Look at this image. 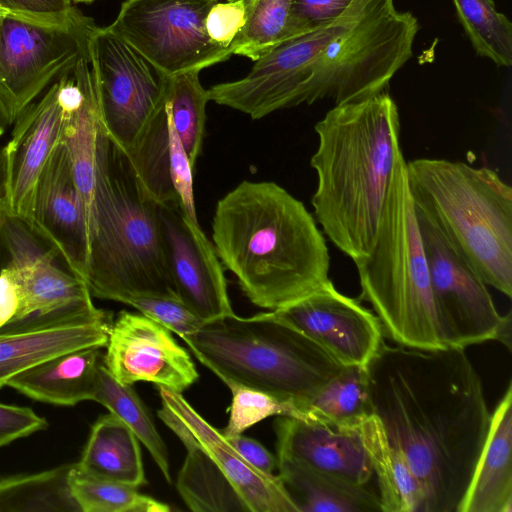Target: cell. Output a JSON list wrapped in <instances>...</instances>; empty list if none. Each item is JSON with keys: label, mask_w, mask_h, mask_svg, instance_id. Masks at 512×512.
<instances>
[{"label": "cell", "mask_w": 512, "mask_h": 512, "mask_svg": "<svg viewBox=\"0 0 512 512\" xmlns=\"http://www.w3.org/2000/svg\"><path fill=\"white\" fill-rule=\"evenodd\" d=\"M226 439L247 462L261 472L271 474L277 467V459L258 441L242 434Z\"/></svg>", "instance_id": "ab89813d"}, {"label": "cell", "mask_w": 512, "mask_h": 512, "mask_svg": "<svg viewBox=\"0 0 512 512\" xmlns=\"http://www.w3.org/2000/svg\"><path fill=\"white\" fill-rule=\"evenodd\" d=\"M277 459L356 484H369L373 471L357 428H336L298 418L275 421Z\"/></svg>", "instance_id": "d6986e66"}, {"label": "cell", "mask_w": 512, "mask_h": 512, "mask_svg": "<svg viewBox=\"0 0 512 512\" xmlns=\"http://www.w3.org/2000/svg\"><path fill=\"white\" fill-rule=\"evenodd\" d=\"M0 10L4 11V10L1 8V6H0ZM4 12H5V11H4ZM6 13H7V12H6ZM7 14H8V13H7Z\"/></svg>", "instance_id": "7dc6e473"}, {"label": "cell", "mask_w": 512, "mask_h": 512, "mask_svg": "<svg viewBox=\"0 0 512 512\" xmlns=\"http://www.w3.org/2000/svg\"><path fill=\"white\" fill-rule=\"evenodd\" d=\"M354 263L361 286L358 299L371 304L390 339L409 348H446L402 152L373 247Z\"/></svg>", "instance_id": "8992f818"}, {"label": "cell", "mask_w": 512, "mask_h": 512, "mask_svg": "<svg viewBox=\"0 0 512 512\" xmlns=\"http://www.w3.org/2000/svg\"><path fill=\"white\" fill-rule=\"evenodd\" d=\"M93 401L105 406L132 430L147 448L166 481L171 483L166 446L132 385L119 383L102 364Z\"/></svg>", "instance_id": "f1b7e54d"}, {"label": "cell", "mask_w": 512, "mask_h": 512, "mask_svg": "<svg viewBox=\"0 0 512 512\" xmlns=\"http://www.w3.org/2000/svg\"><path fill=\"white\" fill-rule=\"evenodd\" d=\"M73 2H92L94 0H72Z\"/></svg>", "instance_id": "bcb514c9"}, {"label": "cell", "mask_w": 512, "mask_h": 512, "mask_svg": "<svg viewBox=\"0 0 512 512\" xmlns=\"http://www.w3.org/2000/svg\"><path fill=\"white\" fill-rule=\"evenodd\" d=\"M0 6L8 14L47 24L67 23L81 13L72 0H0Z\"/></svg>", "instance_id": "8d00e7d4"}, {"label": "cell", "mask_w": 512, "mask_h": 512, "mask_svg": "<svg viewBox=\"0 0 512 512\" xmlns=\"http://www.w3.org/2000/svg\"><path fill=\"white\" fill-rule=\"evenodd\" d=\"M47 427V420L29 407L0 403V448Z\"/></svg>", "instance_id": "f35d334b"}, {"label": "cell", "mask_w": 512, "mask_h": 512, "mask_svg": "<svg viewBox=\"0 0 512 512\" xmlns=\"http://www.w3.org/2000/svg\"><path fill=\"white\" fill-rule=\"evenodd\" d=\"M141 312L142 315L159 323L181 338L196 332L204 322L179 299L136 295L123 302Z\"/></svg>", "instance_id": "e575fe53"}, {"label": "cell", "mask_w": 512, "mask_h": 512, "mask_svg": "<svg viewBox=\"0 0 512 512\" xmlns=\"http://www.w3.org/2000/svg\"><path fill=\"white\" fill-rule=\"evenodd\" d=\"M99 347L65 352L12 377L7 386L39 402L74 406L92 400L103 355Z\"/></svg>", "instance_id": "603a6c76"}, {"label": "cell", "mask_w": 512, "mask_h": 512, "mask_svg": "<svg viewBox=\"0 0 512 512\" xmlns=\"http://www.w3.org/2000/svg\"><path fill=\"white\" fill-rule=\"evenodd\" d=\"M458 20L480 57L499 67L512 64V23L494 0H451Z\"/></svg>", "instance_id": "4dcf8cb0"}, {"label": "cell", "mask_w": 512, "mask_h": 512, "mask_svg": "<svg viewBox=\"0 0 512 512\" xmlns=\"http://www.w3.org/2000/svg\"><path fill=\"white\" fill-rule=\"evenodd\" d=\"M356 428L376 478L381 512H424V490L378 418L373 414Z\"/></svg>", "instance_id": "d4e9b609"}, {"label": "cell", "mask_w": 512, "mask_h": 512, "mask_svg": "<svg viewBox=\"0 0 512 512\" xmlns=\"http://www.w3.org/2000/svg\"><path fill=\"white\" fill-rule=\"evenodd\" d=\"M126 152L141 183L156 202H176L192 222L199 223L193 190L194 170L171 121L165 95Z\"/></svg>", "instance_id": "ffe728a7"}, {"label": "cell", "mask_w": 512, "mask_h": 512, "mask_svg": "<svg viewBox=\"0 0 512 512\" xmlns=\"http://www.w3.org/2000/svg\"><path fill=\"white\" fill-rule=\"evenodd\" d=\"M158 390V417L187 452L177 489L192 511L298 512L278 475L247 462L181 393Z\"/></svg>", "instance_id": "52a82bcc"}, {"label": "cell", "mask_w": 512, "mask_h": 512, "mask_svg": "<svg viewBox=\"0 0 512 512\" xmlns=\"http://www.w3.org/2000/svg\"><path fill=\"white\" fill-rule=\"evenodd\" d=\"M75 466L88 475L135 488L147 483L139 440L112 413L102 415L95 421Z\"/></svg>", "instance_id": "484cf974"}, {"label": "cell", "mask_w": 512, "mask_h": 512, "mask_svg": "<svg viewBox=\"0 0 512 512\" xmlns=\"http://www.w3.org/2000/svg\"><path fill=\"white\" fill-rule=\"evenodd\" d=\"M511 322L512 319L510 312H508L506 315H503V321L501 323V326L498 330V334L496 337V340L503 343V345H505L508 348V350H511Z\"/></svg>", "instance_id": "7bdbcfd3"}, {"label": "cell", "mask_w": 512, "mask_h": 512, "mask_svg": "<svg viewBox=\"0 0 512 512\" xmlns=\"http://www.w3.org/2000/svg\"><path fill=\"white\" fill-rule=\"evenodd\" d=\"M4 127H5V123H4V121L2 120L1 115H0V137H1V136H2V134L4 133Z\"/></svg>", "instance_id": "ee69618b"}, {"label": "cell", "mask_w": 512, "mask_h": 512, "mask_svg": "<svg viewBox=\"0 0 512 512\" xmlns=\"http://www.w3.org/2000/svg\"><path fill=\"white\" fill-rule=\"evenodd\" d=\"M315 132L314 213L331 242L355 262L373 247L402 152L398 107L386 90L337 104Z\"/></svg>", "instance_id": "3957f363"}, {"label": "cell", "mask_w": 512, "mask_h": 512, "mask_svg": "<svg viewBox=\"0 0 512 512\" xmlns=\"http://www.w3.org/2000/svg\"><path fill=\"white\" fill-rule=\"evenodd\" d=\"M72 466L0 479V512H81L69 486Z\"/></svg>", "instance_id": "83f0119b"}, {"label": "cell", "mask_w": 512, "mask_h": 512, "mask_svg": "<svg viewBox=\"0 0 512 512\" xmlns=\"http://www.w3.org/2000/svg\"><path fill=\"white\" fill-rule=\"evenodd\" d=\"M113 321L104 316L0 334V389L24 370L53 356L107 344Z\"/></svg>", "instance_id": "44dd1931"}, {"label": "cell", "mask_w": 512, "mask_h": 512, "mask_svg": "<svg viewBox=\"0 0 512 512\" xmlns=\"http://www.w3.org/2000/svg\"><path fill=\"white\" fill-rule=\"evenodd\" d=\"M165 256L178 299L204 323L234 314L223 265L199 223L176 202L159 204Z\"/></svg>", "instance_id": "9a60e30c"}, {"label": "cell", "mask_w": 512, "mask_h": 512, "mask_svg": "<svg viewBox=\"0 0 512 512\" xmlns=\"http://www.w3.org/2000/svg\"><path fill=\"white\" fill-rule=\"evenodd\" d=\"M458 512H512V385L491 413L489 432Z\"/></svg>", "instance_id": "7402d4cb"}, {"label": "cell", "mask_w": 512, "mask_h": 512, "mask_svg": "<svg viewBox=\"0 0 512 512\" xmlns=\"http://www.w3.org/2000/svg\"><path fill=\"white\" fill-rule=\"evenodd\" d=\"M105 347L103 365L122 384L147 381L182 393L199 376L170 331L144 315L121 311Z\"/></svg>", "instance_id": "2e32d148"}, {"label": "cell", "mask_w": 512, "mask_h": 512, "mask_svg": "<svg viewBox=\"0 0 512 512\" xmlns=\"http://www.w3.org/2000/svg\"><path fill=\"white\" fill-rule=\"evenodd\" d=\"M97 26L82 12L62 24H47L6 14L0 24V115L5 125L59 76L90 56Z\"/></svg>", "instance_id": "30bf717a"}, {"label": "cell", "mask_w": 512, "mask_h": 512, "mask_svg": "<svg viewBox=\"0 0 512 512\" xmlns=\"http://www.w3.org/2000/svg\"><path fill=\"white\" fill-rule=\"evenodd\" d=\"M182 339L228 387L291 399L300 411L343 368L306 335L268 312L248 318L227 315Z\"/></svg>", "instance_id": "5b68a950"}, {"label": "cell", "mask_w": 512, "mask_h": 512, "mask_svg": "<svg viewBox=\"0 0 512 512\" xmlns=\"http://www.w3.org/2000/svg\"><path fill=\"white\" fill-rule=\"evenodd\" d=\"M0 266L12 275L19 294L13 319L0 334L104 316L85 283L63 255L24 219L6 214Z\"/></svg>", "instance_id": "9c48e42d"}, {"label": "cell", "mask_w": 512, "mask_h": 512, "mask_svg": "<svg viewBox=\"0 0 512 512\" xmlns=\"http://www.w3.org/2000/svg\"><path fill=\"white\" fill-rule=\"evenodd\" d=\"M268 314L306 335L342 366H366L383 342L378 317L332 281Z\"/></svg>", "instance_id": "5bb4252c"}, {"label": "cell", "mask_w": 512, "mask_h": 512, "mask_svg": "<svg viewBox=\"0 0 512 512\" xmlns=\"http://www.w3.org/2000/svg\"><path fill=\"white\" fill-rule=\"evenodd\" d=\"M6 14H7L6 12H4V11L0 10V24H1V22H2L3 17H4Z\"/></svg>", "instance_id": "f6af8a7d"}, {"label": "cell", "mask_w": 512, "mask_h": 512, "mask_svg": "<svg viewBox=\"0 0 512 512\" xmlns=\"http://www.w3.org/2000/svg\"><path fill=\"white\" fill-rule=\"evenodd\" d=\"M279 478L298 512L381 511L378 493L361 485L277 459Z\"/></svg>", "instance_id": "cb8c5ba5"}, {"label": "cell", "mask_w": 512, "mask_h": 512, "mask_svg": "<svg viewBox=\"0 0 512 512\" xmlns=\"http://www.w3.org/2000/svg\"><path fill=\"white\" fill-rule=\"evenodd\" d=\"M293 0H260L231 45V53L256 61L278 44L295 37Z\"/></svg>", "instance_id": "d6a6232c"}, {"label": "cell", "mask_w": 512, "mask_h": 512, "mask_svg": "<svg viewBox=\"0 0 512 512\" xmlns=\"http://www.w3.org/2000/svg\"><path fill=\"white\" fill-rule=\"evenodd\" d=\"M71 493L81 512H168L161 501L143 495L137 488L83 473L73 466L69 473Z\"/></svg>", "instance_id": "1f68e13d"}, {"label": "cell", "mask_w": 512, "mask_h": 512, "mask_svg": "<svg viewBox=\"0 0 512 512\" xmlns=\"http://www.w3.org/2000/svg\"><path fill=\"white\" fill-rule=\"evenodd\" d=\"M7 213H9V209L7 201L5 153L4 147H0V242L2 226Z\"/></svg>", "instance_id": "b9f144b4"}, {"label": "cell", "mask_w": 512, "mask_h": 512, "mask_svg": "<svg viewBox=\"0 0 512 512\" xmlns=\"http://www.w3.org/2000/svg\"><path fill=\"white\" fill-rule=\"evenodd\" d=\"M90 60L102 125L127 151L161 105L167 75L108 27L96 28Z\"/></svg>", "instance_id": "4fadbf2b"}, {"label": "cell", "mask_w": 512, "mask_h": 512, "mask_svg": "<svg viewBox=\"0 0 512 512\" xmlns=\"http://www.w3.org/2000/svg\"><path fill=\"white\" fill-rule=\"evenodd\" d=\"M415 212L446 348L465 349L496 340L503 315L499 314L488 285L416 205Z\"/></svg>", "instance_id": "7c38bea8"}, {"label": "cell", "mask_w": 512, "mask_h": 512, "mask_svg": "<svg viewBox=\"0 0 512 512\" xmlns=\"http://www.w3.org/2000/svg\"><path fill=\"white\" fill-rule=\"evenodd\" d=\"M414 204L489 286L512 295V188L488 167L418 158L406 162Z\"/></svg>", "instance_id": "277c9868"}, {"label": "cell", "mask_w": 512, "mask_h": 512, "mask_svg": "<svg viewBox=\"0 0 512 512\" xmlns=\"http://www.w3.org/2000/svg\"><path fill=\"white\" fill-rule=\"evenodd\" d=\"M199 71L168 76L165 101L171 121L195 171L201 154L206 123L207 89L201 85Z\"/></svg>", "instance_id": "f546056e"}, {"label": "cell", "mask_w": 512, "mask_h": 512, "mask_svg": "<svg viewBox=\"0 0 512 512\" xmlns=\"http://www.w3.org/2000/svg\"><path fill=\"white\" fill-rule=\"evenodd\" d=\"M25 221L55 246L85 281L89 259L88 215L67 149L61 141L38 177Z\"/></svg>", "instance_id": "e0dca14e"}, {"label": "cell", "mask_w": 512, "mask_h": 512, "mask_svg": "<svg viewBox=\"0 0 512 512\" xmlns=\"http://www.w3.org/2000/svg\"><path fill=\"white\" fill-rule=\"evenodd\" d=\"M356 0H293L294 36L330 23L342 16Z\"/></svg>", "instance_id": "74e56055"}, {"label": "cell", "mask_w": 512, "mask_h": 512, "mask_svg": "<svg viewBox=\"0 0 512 512\" xmlns=\"http://www.w3.org/2000/svg\"><path fill=\"white\" fill-rule=\"evenodd\" d=\"M19 294L10 272L0 266V329L8 324L18 309Z\"/></svg>", "instance_id": "60d3db41"}, {"label": "cell", "mask_w": 512, "mask_h": 512, "mask_svg": "<svg viewBox=\"0 0 512 512\" xmlns=\"http://www.w3.org/2000/svg\"><path fill=\"white\" fill-rule=\"evenodd\" d=\"M229 388L232 392L230 417L221 431L226 438L240 435L271 416L303 418L298 405L291 399L239 385H231Z\"/></svg>", "instance_id": "836d02e7"}, {"label": "cell", "mask_w": 512, "mask_h": 512, "mask_svg": "<svg viewBox=\"0 0 512 512\" xmlns=\"http://www.w3.org/2000/svg\"><path fill=\"white\" fill-rule=\"evenodd\" d=\"M106 167L116 207L115 236L104 270L88 286L92 297L121 303L136 295L178 299L165 256L159 203L141 183L127 152L109 136Z\"/></svg>", "instance_id": "ba28073f"}, {"label": "cell", "mask_w": 512, "mask_h": 512, "mask_svg": "<svg viewBox=\"0 0 512 512\" xmlns=\"http://www.w3.org/2000/svg\"><path fill=\"white\" fill-rule=\"evenodd\" d=\"M219 0H126L107 26L163 74L201 71L228 60L214 44L205 20Z\"/></svg>", "instance_id": "8fae6325"}, {"label": "cell", "mask_w": 512, "mask_h": 512, "mask_svg": "<svg viewBox=\"0 0 512 512\" xmlns=\"http://www.w3.org/2000/svg\"><path fill=\"white\" fill-rule=\"evenodd\" d=\"M259 1L219 0L215 3L205 20L206 33L210 40L214 44L230 50Z\"/></svg>", "instance_id": "d590c367"}, {"label": "cell", "mask_w": 512, "mask_h": 512, "mask_svg": "<svg viewBox=\"0 0 512 512\" xmlns=\"http://www.w3.org/2000/svg\"><path fill=\"white\" fill-rule=\"evenodd\" d=\"M366 367L373 414L419 480L424 512H458L491 422L465 349L383 341Z\"/></svg>", "instance_id": "6da1fadb"}, {"label": "cell", "mask_w": 512, "mask_h": 512, "mask_svg": "<svg viewBox=\"0 0 512 512\" xmlns=\"http://www.w3.org/2000/svg\"><path fill=\"white\" fill-rule=\"evenodd\" d=\"M62 122L55 80L19 115L4 146L9 214L28 218L38 177L61 141Z\"/></svg>", "instance_id": "ac0fdd59"}, {"label": "cell", "mask_w": 512, "mask_h": 512, "mask_svg": "<svg viewBox=\"0 0 512 512\" xmlns=\"http://www.w3.org/2000/svg\"><path fill=\"white\" fill-rule=\"evenodd\" d=\"M212 240L221 264L258 307L282 308L331 281L315 219L275 182L244 180L225 194L215 207Z\"/></svg>", "instance_id": "7a4b0ae2"}, {"label": "cell", "mask_w": 512, "mask_h": 512, "mask_svg": "<svg viewBox=\"0 0 512 512\" xmlns=\"http://www.w3.org/2000/svg\"><path fill=\"white\" fill-rule=\"evenodd\" d=\"M302 420L356 428L373 415L366 366H343L301 407Z\"/></svg>", "instance_id": "4316f807"}]
</instances>
